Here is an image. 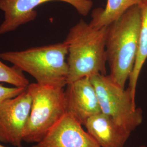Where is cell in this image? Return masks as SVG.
<instances>
[{"mask_svg": "<svg viewBox=\"0 0 147 147\" xmlns=\"http://www.w3.org/2000/svg\"><path fill=\"white\" fill-rule=\"evenodd\" d=\"M138 5L141 13L139 47L135 66L129 79L128 87L135 98H136L138 80L147 59V0H142Z\"/></svg>", "mask_w": 147, "mask_h": 147, "instance_id": "obj_12", "label": "cell"}, {"mask_svg": "<svg viewBox=\"0 0 147 147\" xmlns=\"http://www.w3.org/2000/svg\"><path fill=\"white\" fill-rule=\"evenodd\" d=\"M68 54V45L64 41L1 53L0 58L30 74L39 84L64 87L68 78V64L65 61Z\"/></svg>", "mask_w": 147, "mask_h": 147, "instance_id": "obj_3", "label": "cell"}, {"mask_svg": "<svg viewBox=\"0 0 147 147\" xmlns=\"http://www.w3.org/2000/svg\"><path fill=\"white\" fill-rule=\"evenodd\" d=\"M98 96L101 112L112 118L128 131H134L142 124L143 111L129 88H123L110 75L97 74L90 78Z\"/></svg>", "mask_w": 147, "mask_h": 147, "instance_id": "obj_5", "label": "cell"}, {"mask_svg": "<svg viewBox=\"0 0 147 147\" xmlns=\"http://www.w3.org/2000/svg\"><path fill=\"white\" fill-rule=\"evenodd\" d=\"M141 24V13L137 5L107 26L105 47L110 75L123 88H125L135 66Z\"/></svg>", "mask_w": 147, "mask_h": 147, "instance_id": "obj_1", "label": "cell"}, {"mask_svg": "<svg viewBox=\"0 0 147 147\" xmlns=\"http://www.w3.org/2000/svg\"><path fill=\"white\" fill-rule=\"evenodd\" d=\"M26 88L17 87H7L0 84V107L5 101L20 94Z\"/></svg>", "mask_w": 147, "mask_h": 147, "instance_id": "obj_14", "label": "cell"}, {"mask_svg": "<svg viewBox=\"0 0 147 147\" xmlns=\"http://www.w3.org/2000/svg\"><path fill=\"white\" fill-rule=\"evenodd\" d=\"M31 96L27 88L0 107V141L23 147L25 129L31 110Z\"/></svg>", "mask_w": 147, "mask_h": 147, "instance_id": "obj_6", "label": "cell"}, {"mask_svg": "<svg viewBox=\"0 0 147 147\" xmlns=\"http://www.w3.org/2000/svg\"><path fill=\"white\" fill-rule=\"evenodd\" d=\"M66 86L67 113L73 116L82 125L89 118L101 112L94 86L90 78L79 79Z\"/></svg>", "mask_w": 147, "mask_h": 147, "instance_id": "obj_9", "label": "cell"}, {"mask_svg": "<svg viewBox=\"0 0 147 147\" xmlns=\"http://www.w3.org/2000/svg\"><path fill=\"white\" fill-rule=\"evenodd\" d=\"M142 0H107L105 8L99 7L92 11L89 24L96 28L108 26L127 9L138 5Z\"/></svg>", "mask_w": 147, "mask_h": 147, "instance_id": "obj_11", "label": "cell"}, {"mask_svg": "<svg viewBox=\"0 0 147 147\" xmlns=\"http://www.w3.org/2000/svg\"><path fill=\"white\" fill-rule=\"evenodd\" d=\"M53 1L71 5L84 16L89 14L93 5L92 0H0V10L4 13V20L0 25V36L33 21L37 16L36 8Z\"/></svg>", "mask_w": 147, "mask_h": 147, "instance_id": "obj_7", "label": "cell"}, {"mask_svg": "<svg viewBox=\"0 0 147 147\" xmlns=\"http://www.w3.org/2000/svg\"><path fill=\"white\" fill-rule=\"evenodd\" d=\"M0 147H5V146H2V144H0Z\"/></svg>", "mask_w": 147, "mask_h": 147, "instance_id": "obj_15", "label": "cell"}, {"mask_svg": "<svg viewBox=\"0 0 147 147\" xmlns=\"http://www.w3.org/2000/svg\"><path fill=\"white\" fill-rule=\"evenodd\" d=\"M84 126L101 147H124L131 134L102 112L89 118Z\"/></svg>", "mask_w": 147, "mask_h": 147, "instance_id": "obj_10", "label": "cell"}, {"mask_svg": "<svg viewBox=\"0 0 147 147\" xmlns=\"http://www.w3.org/2000/svg\"><path fill=\"white\" fill-rule=\"evenodd\" d=\"M0 82L14 87L27 88L30 84L23 72L15 67H9L0 60Z\"/></svg>", "mask_w": 147, "mask_h": 147, "instance_id": "obj_13", "label": "cell"}, {"mask_svg": "<svg viewBox=\"0 0 147 147\" xmlns=\"http://www.w3.org/2000/svg\"><path fill=\"white\" fill-rule=\"evenodd\" d=\"M32 147H101L73 116L66 113Z\"/></svg>", "mask_w": 147, "mask_h": 147, "instance_id": "obj_8", "label": "cell"}, {"mask_svg": "<svg viewBox=\"0 0 147 147\" xmlns=\"http://www.w3.org/2000/svg\"><path fill=\"white\" fill-rule=\"evenodd\" d=\"M106 32L107 26L96 28L82 19L70 29L64 40L68 47L67 84L85 77L106 75Z\"/></svg>", "mask_w": 147, "mask_h": 147, "instance_id": "obj_2", "label": "cell"}, {"mask_svg": "<svg viewBox=\"0 0 147 147\" xmlns=\"http://www.w3.org/2000/svg\"><path fill=\"white\" fill-rule=\"evenodd\" d=\"M27 90L31 96V110L23 141L37 143L67 113L65 90L37 82L30 84Z\"/></svg>", "mask_w": 147, "mask_h": 147, "instance_id": "obj_4", "label": "cell"}, {"mask_svg": "<svg viewBox=\"0 0 147 147\" xmlns=\"http://www.w3.org/2000/svg\"><path fill=\"white\" fill-rule=\"evenodd\" d=\"M146 147V146H141V147Z\"/></svg>", "mask_w": 147, "mask_h": 147, "instance_id": "obj_16", "label": "cell"}]
</instances>
